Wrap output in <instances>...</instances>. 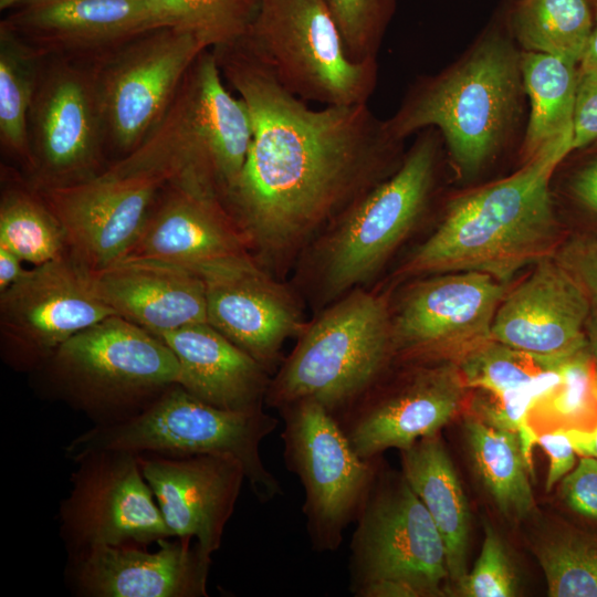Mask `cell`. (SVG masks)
<instances>
[{
	"label": "cell",
	"instance_id": "obj_23",
	"mask_svg": "<svg viewBox=\"0 0 597 597\" xmlns=\"http://www.w3.org/2000/svg\"><path fill=\"white\" fill-rule=\"evenodd\" d=\"M590 296L552 255L507 290L492 323V339L543 358H565L587 347Z\"/></svg>",
	"mask_w": 597,
	"mask_h": 597
},
{
	"label": "cell",
	"instance_id": "obj_19",
	"mask_svg": "<svg viewBox=\"0 0 597 597\" xmlns=\"http://www.w3.org/2000/svg\"><path fill=\"white\" fill-rule=\"evenodd\" d=\"M401 380L384 392L370 386L335 417L362 458L375 459L390 448L402 451L439 433L468 389L453 362L415 368Z\"/></svg>",
	"mask_w": 597,
	"mask_h": 597
},
{
	"label": "cell",
	"instance_id": "obj_28",
	"mask_svg": "<svg viewBox=\"0 0 597 597\" xmlns=\"http://www.w3.org/2000/svg\"><path fill=\"white\" fill-rule=\"evenodd\" d=\"M402 474L431 515L446 547L450 584L467 575L470 511L453 463L439 437L402 450Z\"/></svg>",
	"mask_w": 597,
	"mask_h": 597
},
{
	"label": "cell",
	"instance_id": "obj_20",
	"mask_svg": "<svg viewBox=\"0 0 597 597\" xmlns=\"http://www.w3.org/2000/svg\"><path fill=\"white\" fill-rule=\"evenodd\" d=\"M11 9L0 27L36 56L86 64L165 25L146 0H28Z\"/></svg>",
	"mask_w": 597,
	"mask_h": 597
},
{
	"label": "cell",
	"instance_id": "obj_14",
	"mask_svg": "<svg viewBox=\"0 0 597 597\" xmlns=\"http://www.w3.org/2000/svg\"><path fill=\"white\" fill-rule=\"evenodd\" d=\"M111 315L93 272L65 252L0 293L1 357L14 370L33 373L74 335Z\"/></svg>",
	"mask_w": 597,
	"mask_h": 597
},
{
	"label": "cell",
	"instance_id": "obj_15",
	"mask_svg": "<svg viewBox=\"0 0 597 597\" xmlns=\"http://www.w3.org/2000/svg\"><path fill=\"white\" fill-rule=\"evenodd\" d=\"M71 489L59 507V532L67 554L102 545H136L174 537L137 453L104 450L75 461Z\"/></svg>",
	"mask_w": 597,
	"mask_h": 597
},
{
	"label": "cell",
	"instance_id": "obj_21",
	"mask_svg": "<svg viewBox=\"0 0 597 597\" xmlns=\"http://www.w3.org/2000/svg\"><path fill=\"white\" fill-rule=\"evenodd\" d=\"M157 546L102 545L67 554L65 584L81 597H207L211 556L187 538Z\"/></svg>",
	"mask_w": 597,
	"mask_h": 597
},
{
	"label": "cell",
	"instance_id": "obj_29",
	"mask_svg": "<svg viewBox=\"0 0 597 597\" xmlns=\"http://www.w3.org/2000/svg\"><path fill=\"white\" fill-rule=\"evenodd\" d=\"M469 454L476 475L500 512L523 520L535 511L527 463L519 433L493 428L470 415L464 421Z\"/></svg>",
	"mask_w": 597,
	"mask_h": 597
},
{
	"label": "cell",
	"instance_id": "obj_1",
	"mask_svg": "<svg viewBox=\"0 0 597 597\" xmlns=\"http://www.w3.org/2000/svg\"><path fill=\"white\" fill-rule=\"evenodd\" d=\"M211 50L252 124L245 164L222 202L253 259L285 281L334 219L398 169L405 140L368 103L311 107L244 38Z\"/></svg>",
	"mask_w": 597,
	"mask_h": 597
},
{
	"label": "cell",
	"instance_id": "obj_7",
	"mask_svg": "<svg viewBox=\"0 0 597 597\" xmlns=\"http://www.w3.org/2000/svg\"><path fill=\"white\" fill-rule=\"evenodd\" d=\"M33 373L55 399L93 426L128 419L179 381V364L156 335L111 315L65 342Z\"/></svg>",
	"mask_w": 597,
	"mask_h": 597
},
{
	"label": "cell",
	"instance_id": "obj_32",
	"mask_svg": "<svg viewBox=\"0 0 597 597\" xmlns=\"http://www.w3.org/2000/svg\"><path fill=\"white\" fill-rule=\"evenodd\" d=\"M40 57L0 27V144L6 155L29 166L28 113Z\"/></svg>",
	"mask_w": 597,
	"mask_h": 597
},
{
	"label": "cell",
	"instance_id": "obj_26",
	"mask_svg": "<svg viewBox=\"0 0 597 597\" xmlns=\"http://www.w3.org/2000/svg\"><path fill=\"white\" fill-rule=\"evenodd\" d=\"M179 364L178 385L214 407L247 411L262 409L270 373L208 323L157 335Z\"/></svg>",
	"mask_w": 597,
	"mask_h": 597
},
{
	"label": "cell",
	"instance_id": "obj_49",
	"mask_svg": "<svg viewBox=\"0 0 597 597\" xmlns=\"http://www.w3.org/2000/svg\"><path fill=\"white\" fill-rule=\"evenodd\" d=\"M28 0H0V10H8L11 9L22 2H25Z\"/></svg>",
	"mask_w": 597,
	"mask_h": 597
},
{
	"label": "cell",
	"instance_id": "obj_34",
	"mask_svg": "<svg viewBox=\"0 0 597 597\" xmlns=\"http://www.w3.org/2000/svg\"><path fill=\"white\" fill-rule=\"evenodd\" d=\"M551 597H597V535L564 530L534 548Z\"/></svg>",
	"mask_w": 597,
	"mask_h": 597
},
{
	"label": "cell",
	"instance_id": "obj_27",
	"mask_svg": "<svg viewBox=\"0 0 597 597\" xmlns=\"http://www.w3.org/2000/svg\"><path fill=\"white\" fill-rule=\"evenodd\" d=\"M521 69L528 116L519 166L543 156H551L559 164L573 150L579 65L553 55L522 51Z\"/></svg>",
	"mask_w": 597,
	"mask_h": 597
},
{
	"label": "cell",
	"instance_id": "obj_10",
	"mask_svg": "<svg viewBox=\"0 0 597 597\" xmlns=\"http://www.w3.org/2000/svg\"><path fill=\"white\" fill-rule=\"evenodd\" d=\"M205 49L195 34L163 25L91 64L108 165L133 153L155 128Z\"/></svg>",
	"mask_w": 597,
	"mask_h": 597
},
{
	"label": "cell",
	"instance_id": "obj_25",
	"mask_svg": "<svg viewBox=\"0 0 597 597\" xmlns=\"http://www.w3.org/2000/svg\"><path fill=\"white\" fill-rule=\"evenodd\" d=\"M100 296L116 315L154 335L207 323L205 283L193 269L126 256L93 272Z\"/></svg>",
	"mask_w": 597,
	"mask_h": 597
},
{
	"label": "cell",
	"instance_id": "obj_11",
	"mask_svg": "<svg viewBox=\"0 0 597 597\" xmlns=\"http://www.w3.org/2000/svg\"><path fill=\"white\" fill-rule=\"evenodd\" d=\"M279 412L284 461L304 490L302 510L312 547L334 552L370 492L376 458H362L337 419L315 400H300Z\"/></svg>",
	"mask_w": 597,
	"mask_h": 597
},
{
	"label": "cell",
	"instance_id": "obj_40",
	"mask_svg": "<svg viewBox=\"0 0 597 597\" xmlns=\"http://www.w3.org/2000/svg\"><path fill=\"white\" fill-rule=\"evenodd\" d=\"M555 258L590 297L597 298V233L574 237Z\"/></svg>",
	"mask_w": 597,
	"mask_h": 597
},
{
	"label": "cell",
	"instance_id": "obj_35",
	"mask_svg": "<svg viewBox=\"0 0 597 597\" xmlns=\"http://www.w3.org/2000/svg\"><path fill=\"white\" fill-rule=\"evenodd\" d=\"M596 407L597 373L586 347L564 360L559 381L534 405L527 423L532 428L541 425L537 434L551 430L552 425H556L555 429H585L583 423L590 419Z\"/></svg>",
	"mask_w": 597,
	"mask_h": 597
},
{
	"label": "cell",
	"instance_id": "obj_42",
	"mask_svg": "<svg viewBox=\"0 0 597 597\" xmlns=\"http://www.w3.org/2000/svg\"><path fill=\"white\" fill-rule=\"evenodd\" d=\"M536 444L541 446L549 458L545 483L546 491H549L555 483L574 469L576 451L563 428L538 433Z\"/></svg>",
	"mask_w": 597,
	"mask_h": 597
},
{
	"label": "cell",
	"instance_id": "obj_16",
	"mask_svg": "<svg viewBox=\"0 0 597 597\" xmlns=\"http://www.w3.org/2000/svg\"><path fill=\"white\" fill-rule=\"evenodd\" d=\"M506 291V283L478 271L438 273L409 284L391 307L397 356L457 362L492 338Z\"/></svg>",
	"mask_w": 597,
	"mask_h": 597
},
{
	"label": "cell",
	"instance_id": "obj_8",
	"mask_svg": "<svg viewBox=\"0 0 597 597\" xmlns=\"http://www.w3.org/2000/svg\"><path fill=\"white\" fill-rule=\"evenodd\" d=\"M277 427L264 409L235 411L214 407L174 385L137 415L119 422L93 426L65 447L75 462L90 452L117 450L170 455L222 454L237 459L261 503L282 495L279 480L268 470L261 442Z\"/></svg>",
	"mask_w": 597,
	"mask_h": 597
},
{
	"label": "cell",
	"instance_id": "obj_46",
	"mask_svg": "<svg viewBox=\"0 0 597 597\" xmlns=\"http://www.w3.org/2000/svg\"><path fill=\"white\" fill-rule=\"evenodd\" d=\"M576 453L583 457H595V429H565Z\"/></svg>",
	"mask_w": 597,
	"mask_h": 597
},
{
	"label": "cell",
	"instance_id": "obj_47",
	"mask_svg": "<svg viewBox=\"0 0 597 597\" xmlns=\"http://www.w3.org/2000/svg\"><path fill=\"white\" fill-rule=\"evenodd\" d=\"M594 13V24L583 59L579 63L582 71H597V0H590Z\"/></svg>",
	"mask_w": 597,
	"mask_h": 597
},
{
	"label": "cell",
	"instance_id": "obj_9",
	"mask_svg": "<svg viewBox=\"0 0 597 597\" xmlns=\"http://www.w3.org/2000/svg\"><path fill=\"white\" fill-rule=\"evenodd\" d=\"M244 39L281 85L306 102L364 104L376 88L377 61L350 59L324 0H258Z\"/></svg>",
	"mask_w": 597,
	"mask_h": 597
},
{
	"label": "cell",
	"instance_id": "obj_37",
	"mask_svg": "<svg viewBox=\"0 0 597 597\" xmlns=\"http://www.w3.org/2000/svg\"><path fill=\"white\" fill-rule=\"evenodd\" d=\"M397 0H324L342 34L346 51L357 62L377 61Z\"/></svg>",
	"mask_w": 597,
	"mask_h": 597
},
{
	"label": "cell",
	"instance_id": "obj_17",
	"mask_svg": "<svg viewBox=\"0 0 597 597\" xmlns=\"http://www.w3.org/2000/svg\"><path fill=\"white\" fill-rule=\"evenodd\" d=\"M166 182L108 166L90 180L39 191L63 228L67 252L95 272L127 255Z\"/></svg>",
	"mask_w": 597,
	"mask_h": 597
},
{
	"label": "cell",
	"instance_id": "obj_22",
	"mask_svg": "<svg viewBox=\"0 0 597 597\" xmlns=\"http://www.w3.org/2000/svg\"><path fill=\"white\" fill-rule=\"evenodd\" d=\"M147 483L174 537L211 556L222 542L245 479L243 465L222 454L137 453Z\"/></svg>",
	"mask_w": 597,
	"mask_h": 597
},
{
	"label": "cell",
	"instance_id": "obj_41",
	"mask_svg": "<svg viewBox=\"0 0 597 597\" xmlns=\"http://www.w3.org/2000/svg\"><path fill=\"white\" fill-rule=\"evenodd\" d=\"M594 143H597V71L579 70L574 109L573 150Z\"/></svg>",
	"mask_w": 597,
	"mask_h": 597
},
{
	"label": "cell",
	"instance_id": "obj_18",
	"mask_svg": "<svg viewBox=\"0 0 597 597\" xmlns=\"http://www.w3.org/2000/svg\"><path fill=\"white\" fill-rule=\"evenodd\" d=\"M191 269L205 283L207 323L271 374L284 343L307 323L292 285L266 272L252 255Z\"/></svg>",
	"mask_w": 597,
	"mask_h": 597
},
{
	"label": "cell",
	"instance_id": "obj_39",
	"mask_svg": "<svg viewBox=\"0 0 597 597\" xmlns=\"http://www.w3.org/2000/svg\"><path fill=\"white\" fill-rule=\"evenodd\" d=\"M561 495L575 513L597 520V458L583 457L561 483Z\"/></svg>",
	"mask_w": 597,
	"mask_h": 597
},
{
	"label": "cell",
	"instance_id": "obj_31",
	"mask_svg": "<svg viewBox=\"0 0 597 597\" xmlns=\"http://www.w3.org/2000/svg\"><path fill=\"white\" fill-rule=\"evenodd\" d=\"M1 184L0 244L34 265L67 252L63 228L39 189L8 167Z\"/></svg>",
	"mask_w": 597,
	"mask_h": 597
},
{
	"label": "cell",
	"instance_id": "obj_45",
	"mask_svg": "<svg viewBox=\"0 0 597 597\" xmlns=\"http://www.w3.org/2000/svg\"><path fill=\"white\" fill-rule=\"evenodd\" d=\"M23 260L14 252L0 244V293L7 291L25 273Z\"/></svg>",
	"mask_w": 597,
	"mask_h": 597
},
{
	"label": "cell",
	"instance_id": "obj_6",
	"mask_svg": "<svg viewBox=\"0 0 597 597\" xmlns=\"http://www.w3.org/2000/svg\"><path fill=\"white\" fill-rule=\"evenodd\" d=\"M396 356L388 296L357 287L307 321L291 354L271 377L265 405L279 410L311 399L337 417Z\"/></svg>",
	"mask_w": 597,
	"mask_h": 597
},
{
	"label": "cell",
	"instance_id": "obj_50",
	"mask_svg": "<svg viewBox=\"0 0 597 597\" xmlns=\"http://www.w3.org/2000/svg\"><path fill=\"white\" fill-rule=\"evenodd\" d=\"M595 457L597 458V427L595 429Z\"/></svg>",
	"mask_w": 597,
	"mask_h": 597
},
{
	"label": "cell",
	"instance_id": "obj_3",
	"mask_svg": "<svg viewBox=\"0 0 597 597\" xmlns=\"http://www.w3.org/2000/svg\"><path fill=\"white\" fill-rule=\"evenodd\" d=\"M556 167L543 156L449 197L437 228L398 274L478 271L507 284L517 271L551 255L559 232L549 185Z\"/></svg>",
	"mask_w": 597,
	"mask_h": 597
},
{
	"label": "cell",
	"instance_id": "obj_5",
	"mask_svg": "<svg viewBox=\"0 0 597 597\" xmlns=\"http://www.w3.org/2000/svg\"><path fill=\"white\" fill-rule=\"evenodd\" d=\"M224 84L213 51L205 49L155 128L108 166L181 182L222 200L243 169L252 139L248 107Z\"/></svg>",
	"mask_w": 597,
	"mask_h": 597
},
{
	"label": "cell",
	"instance_id": "obj_36",
	"mask_svg": "<svg viewBox=\"0 0 597 597\" xmlns=\"http://www.w3.org/2000/svg\"><path fill=\"white\" fill-rule=\"evenodd\" d=\"M563 359L533 356L491 338L454 363L467 388L503 392L535 385Z\"/></svg>",
	"mask_w": 597,
	"mask_h": 597
},
{
	"label": "cell",
	"instance_id": "obj_38",
	"mask_svg": "<svg viewBox=\"0 0 597 597\" xmlns=\"http://www.w3.org/2000/svg\"><path fill=\"white\" fill-rule=\"evenodd\" d=\"M484 538L480 556L471 572L455 586L454 593L463 597H512L517 580L506 548L493 528L484 522Z\"/></svg>",
	"mask_w": 597,
	"mask_h": 597
},
{
	"label": "cell",
	"instance_id": "obj_24",
	"mask_svg": "<svg viewBox=\"0 0 597 597\" xmlns=\"http://www.w3.org/2000/svg\"><path fill=\"white\" fill-rule=\"evenodd\" d=\"M244 255H251L247 242L218 196L168 181L126 256L197 268Z\"/></svg>",
	"mask_w": 597,
	"mask_h": 597
},
{
	"label": "cell",
	"instance_id": "obj_44",
	"mask_svg": "<svg viewBox=\"0 0 597 597\" xmlns=\"http://www.w3.org/2000/svg\"><path fill=\"white\" fill-rule=\"evenodd\" d=\"M357 597H421L411 585L395 579L370 582L354 593Z\"/></svg>",
	"mask_w": 597,
	"mask_h": 597
},
{
	"label": "cell",
	"instance_id": "obj_48",
	"mask_svg": "<svg viewBox=\"0 0 597 597\" xmlns=\"http://www.w3.org/2000/svg\"><path fill=\"white\" fill-rule=\"evenodd\" d=\"M585 336L588 352L597 373V298L590 297V310L585 324Z\"/></svg>",
	"mask_w": 597,
	"mask_h": 597
},
{
	"label": "cell",
	"instance_id": "obj_13",
	"mask_svg": "<svg viewBox=\"0 0 597 597\" xmlns=\"http://www.w3.org/2000/svg\"><path fill=\"white\" fill-rule=\"evenodd\" d=\"M349 547L353 594L378 579L405 582L421 597L450 591L443 540L404 474L379 482L376 475Z\"/></svg>",
	"mask_w": 597,
	"mask_h": 597
},
{
	"label": "cell",
	"instance_id": "obj_43",
	"mask_svg": "<svg viewBox=\"0 0 597 597\" xmlns=\"http://www.w3.org/2000/svg\"><path fill=\"white\" fill-rule=\"evenodd\" d=\"M565 189L575 205L597 216V155L570 172Z\"/></svg>",
	"mask_w": 597,
	"mask_h": 597
},
{
	"label": "cell",
	"instance_id": "obj_4",
	"mask_svg": "<svg viewBox=\"0 0 597 597\" xmlns=\"http://www.w3.org/2000/svg\"><path fill=\"white\" fill-rule=\"evenodd\" d=\"M448 163L436 128L416 134L398 169L334 219L303 251L292 287L316 311L373 279L430 211Z\"/></svg>",
	"mask_w": 597,
	"mask_h": 597
},
{
	"label": "cell",
	"instance_id": "obj_30",
	"mask_svg": "<svg viewBox=\"0 0 597 597\" xmlns=\"http://www.w3.org/2000/svg\"><path fill=\"white\" fill-rule=\"evenodd\" d=\"M502 8L521 51L579 65L594 24L590 0H507Z\"/></svg>",
	"mask_w": 597,
	"mask_h": 597
},
{
	"label": "cell",
	"instance_id": "obj_2",
	"mask_svg": "<svg viewBox=\"0 0 597 597\" xmlns=\"http://www.w3.org/2000/svg\"><path fill=\"white\" fill-rule=\"evenodd\" d=\"M521 55L501 7L455 61L410 84L386 119L389 130L405 140L438 129L449 167L464 182L505 155L519 158L528 116Z\"/></svg>",
	"mask_w": 597,
	"mask_h": 597
},
{
	"label": "cell",
	"instance_id": "obj_12",
	"mask_svg": "<svg viewBox=\"0 0 597 597\" xmlns=\"http://www.w3.org/2000/svg\"><path fill=\"white\" fill-rule=\"evenodd\" d=\"M28 180L38 189L90 180L107 166L91 64L39 60L28 113Z\"/></svg>",
	"mask_w": 597,
	"mask_h": 597
},
{
	"label": "cell",
	"instance_id": "obj_33",
	"mask_svg": "<svg viewBox=\"0 0 597 597\" xmlns=\"http://www.w3.org/2000/svg\"><path fill=\"white\" fill-rule=\"evenodd\" d=\"M165 25L190 32L209 49L244 38L258 0H146Z\"/></svg>",
	"mask_w": 597,
	"mask_h": 597
}]
</instances>
